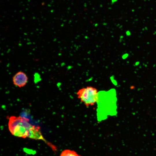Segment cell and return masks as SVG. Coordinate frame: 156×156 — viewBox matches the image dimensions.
Here are the masks:
<instances>
[{
	"label": "cell",
	"instance_id": "7a4b0ae2",
	"mask_svg": "<svg viewBox=\"0 0 156 156\" xmlns=\"http://www.w3.org/2000/svg\"><path fill=\"white\" fill-rule=\"evenodd\" d=\"M97 89L92 86H87L79 89L76 93L77 97L86 107L94 105L98 100Z\"/></svg>",
	"mask_w": 156,
	"mask_h": 156
},
{
	"label": "cell",
	"instance_id": "277c9868",
	"mask_svg": "<svg viewBox=\"0 0 156 156\" xmlns=\"http://www.w3.org/2000/svg\"><path fill=\"white\" fill-rule=\"evenodd\" d=\"M60 156H80L74 151L66 149L63 151Z\"/></svg>",
	"mask_w": 156,
	"mask_h": 156
},
{
	"label": "cell",
	"instance_id": "3957f363",
	"mask_svg": "<svg viewBox=\"0 0 156 156\" xmlns=\"http://www.w3.org/2000/svg\"><path fill=\"white\" fill-rule=\"evenodd\" d=\"M28 81V77L26 75L21 71L17 73L13 77L14 84L19 87L25 86Z\"/></svg>",
	"mask_w": 156,
	"mask_h": 156
},
{
	"label": "cell",
	"instance_id": "6da1fadb",
	"mask_svg": "<svg viewBox=\"0 0 156 156\" xmlns=\"http://www.w3.org/2000/svg\"><path fill=\"white\" fill-rule=\"evenodd\" d=\"M29 121L24 117L11 116L8 124L10 131L12 135L18 137L44 140L40 127L30 124Z\"/></svg>",
	"mask_w": 156,
	"mask_h": 156
}]
</instances>
